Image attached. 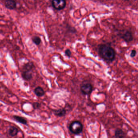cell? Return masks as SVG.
Segmentation results:
<instances>
[{
  "instance_id": "obj_1",
  "label": "cell",
  "mask_w": 138,
  "mask_h": 138,
  "mask_svg": "<svg viewBox=\"0 0 138 138\" xmlns=\"http://www.w3.org/2000/svg\"><path fill=\"white\" fill-rule=\"evenodd\" d=\"M98 52L100 56L106 61L111 62L115 59V51L108 45H99L98 46Z\"/></svg>"
},
{
  "instance_id": "obj_2",
  "label": "cell",
  "mask_w": 138,
  "mask_h": 138,
  "mask_svg": "<svg viewBox=\"0 0 138 138\" xmlns=\"http://www.w3.org/2000/svg\"><path fill=\"white\" fill-rule=\"evenodd\" d=\"M69 130L72 133L76 135L79 134L83 131V125L79 121H73L70 124Z\"/></svg>"
},
{
  "instance_id": "obj_3",
  "label": "cell",
  "mask_w": 138,
  "mask_h": 138,
  "mask_svg": "<svg viewBox=\"0 0 138 138\" xmlns=\"http://www.w3.org/2000/svg\"><path fill=\"white\" fill-rule=\"evenodd\" d=\"M51 4L54 9L60 10L66 7V1L65 0H52Z\"/></svg>"
},
{
  "instance_id": "obj_4",
  "label": "cell",
  "mask_w": 138,
  "mask_h": 138,
  "mask_svg": "<svg viewBox=\"0 0 138 138\" xmlns=\"http://www.w3.org/2000/svg\"><path fill=\"white\" fill-rule=\"evenodd\" d=\"M80 90L82 94L86 95H89L92 92L93 86L91 83H83L81 86Z\"/></svg>"
},
{
  "instance_id": "obj_5",
  "label": "cell",
  "mask_w": 138,
  "mask_h": 138,
  "mask_svg": "<svg viewBox=\"0 0 138 138\" xmlns=\"http://www.w3.org/2000/svg\"><path fill=\"white\" fill-rule=\"evenodd\" d=\"M120 36L122 39L126 42H130L133 39L131 32L128 30H126L124 33H121L120 35Z\"/></svg>"
},
{
  "instance_id": "obj_6",
  "label": "cell",
  "mask_w": 138,
  "mask_h": 138,
  "mask_svg": "<svg viewBox=\"0 0 138 138\" xmlns=\"http://www.w3.org/2000/svg\"><path fill=\"white\" fill-rule=\"evenodd\" d=\"M5 6L9 9H14L16 7V3L14 0H6L5 2Z\"/></svg>"
},
{
  "instance_id": "obj_7",
  "label": "cell",
  "mask_w": 138,
  "mask_h": 138,
  "mask_svg": "<svg viewBox=\"0 0 138 138\" xmlns=\"http://www.w3.org/2000/svg\"><path fill=\"white\" fill-rule=\"evenodd\" d=\"M22 77L25 81H29L33 78V75L31 71H23L22 74Z\"/></svg>"
},
{
  "instance_id": "obj_8",
  "label": "cell",
  "mask_w": 138,
  "mask_h": 138,
  "mask_svg": "<svg viewBox=\"0 0 138 138\" xmlns=\"http://www.w3.org/2000/svg\"><path fill=\"white\" fill-rule=\"evenodd\" d=\"M54 113L56 116L58 117H62L65 116L67 114V111L65 108L59 109L57 110H54Z\"/></svg>"
},
{
  "instance_id": "obj_9",
  "label": "cell",
  "mask_w": 138,
  "mask_h": 138,
  "mask_svg": "<svg viewBox=\"0 0 138 138\" xmlns=\"http://www.w3.org/2000/svg\"><path fill=\"white\" fill-rule=\"evenodd\" d=\"M34 92L38 97H42L45 94V92L44 89L40 87H37L35 88L34 90Z\"/></svg>"
},
{
  "instance_id": "obj_10",
  "label": "cell",
  "mask_w": 138,
  "mask_h": 138,
  "mask_svg": "<svg viewBox=\"0 0 138 138\" xmlns=\"http://www.w3.org/2000/svg\"><path fill=\"white\" fill-rule=\"evenodd\" d=\"M13 118L14 120L17 122L19 123L22 124H27V121L25 119V118L17 115H14Z\"/></svg>"
},
{
  "instance_id": "obj_11",
  "label": "cell",
  "mask_w": 138,
  "mask_h": 138,
  "mask_svg": "<svg viewBox=\"0 0 138 138\" xmlns=\"http://www.w3.org/2000/svg\"><path fill=\"white\" fill-rule=\"evenodd\" d=\"M9 135L12 137H14L17 135L18 130L14 126H11L8 130Z\"/></svg>"
},
{
  "instance_id": "obj_12",
  "label": "cell",
  "mask_w": 138,
  "mask_h": 138,
  "mask_svg": "<svg viewBox=\"0 0 138 138\" xmlns=\"http://www.w3.org/2000/svg\"><path fill=\"white\" fill-rule=\"evenodd\" d=\"M34 67L35 66L33 62H28L24 65L23 69L24 71H31Z\"/></svg>"
},
{
  "instance_id": "obj_13",
  "label": "cell",
  "mask_w": 138,
  "mask_h": 138,
  "mask_svg": "<svg viewBox=\"0 0 138 138\" xmlns=\"http://www.w3.org/2000/svg\"><path fill=\"white\" fill-rule=\"evenodd\" d=\"M115 136L116 138H123L125 137L124 131L120 128L116 129L115 132Z\"/></svg>"
},
{
  "instance_id": "obj_14",
  "label": "cell",
  "mask_w": 138,
  "mask_h": 138,
  "mask_svg": "<svg viewBox=\"0 0 138 138\" xmlns=\"http://www.w3.org/2000/svg\"><path fill=\"white\" fill-rule=\"evenodd\" d=\"M32 41L34 44L37 46H38L40 44H41V39L39 37L35 36V37H33L32 38Z\"/></svg>"
},
{
  "instance_id": "obj_15",
  "label": "cell",
  "mask_w": 138,
  "mask_h": 138,
  "mask_svg": "<svg viewBox=\"0 0 138 138\" xmlns=\"http://www.w3.org/2000/svg\"><path fill=\"white\" fill-rule=\"evenodd\" d=\"M32 105L34 109H39L41 107V104L38 102H33Z\"/></svg>"
},
{
  "instance_id": "obj_16",
  "label": "cell",
  "mask_w": 138,
  "mask_h": 138,
  "mask_svg": "<svg viewBox=\"0 0 138 138\" xmlns=\"http://www.w3.org/2000/svg\"><path fill=\"white\" fill-rule=\"evenodd\" d=\"M65 55L67 56H68V57H71V56L72 53L71 51V50H70L69 49H67L65 50Z\"/></svg>"
},
{
  "instance_id": "obj_17",
  "label": "cell",
  "mask_w": 138,
  "mask_h": 138,
  "mask_svg": "<svg viewBox=\"0 0 138 138\" xmlns=\"http://www.w3.org/2000/svg\"><path fill=\"white\" fill-rule=\"evenodd\" d=\"M136 51L135 49H133L132 50L131 52L130 53V56L131 58H134L135 57L136 55Z\"/></svg>"
},
{
  "instance_id": "obj_18",
  "label": "cell",
  "mask_w": 138,
  "mask_h": 138,
  "mask_svg": "<svg viewBox=\"0 0 138 138\" xmlns=\"http://www.w3.org/2000/svg\"><path fill=\"white\" fill-rule=\"evenodd\" d=\"M125 1H129V0H125Z\"/></svg>"
}]
</instances>
